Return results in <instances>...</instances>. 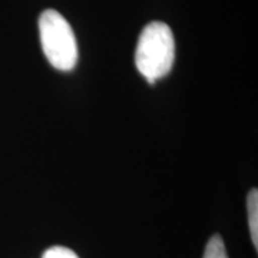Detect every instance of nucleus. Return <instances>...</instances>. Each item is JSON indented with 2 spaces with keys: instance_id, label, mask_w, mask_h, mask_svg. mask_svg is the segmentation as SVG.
I'll return each instance as SVG.
<instances>
[{
  "instance_id": "obj_1",
  "label": "nucleus",
  "mask_w": 258,
  "mask_h": 258,
  "mask_svg": "<svg viewBox=\"0 0 258 258\" xmlns=\"http://www.w3.org/2000/svg\"><path fill=\"white\" fill-rule=\"evenodd\" d=\"M175 60V40L172 30L162 22H152L141 32L135 64L148 82L154 83L169 74Z\"/></svg>"
},
{
  "instance_id": "obj_2",
  "label": "nucleus",
  "mask_w": 258,
  "mask_h": 258,
  "mask_svg": "<svg viewBox=\"0 0 258 258\" xmlns=\"http://www.w3.org/2000/svg\"><path fill=\"white\" fill-rule=\"evenodd\" d=\"M43 53L57 71H72L78 62V43L69 22L56 10H45L39 18Z\"/></svg>"
},
{
  "instance_id": "obj_3",
  "label": "nucleus",
  "mask_w": 258,
  "mask_h": 258,
  "mask_svg": "<svg viewBox=\"0 0 258 258\" xmlns=\"http://www.w3.org/2000/svg\"><path fill=\"white\" fill-rule=\"evenodd\" d=\"M247 210H248V225L251 232V240L254 247L258 248V192L257 189H251L247 198Z\"/></svg>"
},
{
  "instance_id": "obj_4",
  "label": "nucleus",
  "mask_w": 258,
  "mask_h": 258,
  "mask_svg": "<svg viewBox=\"0 0 258 258\" xmlns=\"http://www.w3.org/2000/svg\"><path fill=\"white\" fill-rule=\"evenodd\" d=\"M204 258H228L224 241L220 235H214L211 237V240L208 241L205 247V252H204Z\"/></svg>"
},
{
  "instance_id": "obj_5",
  "label": "nucleus",
  "mask_w": 258,
  "mask_h": 258,
  "mask_svg": "<svg viewBox=\"0 0 258 258\" xmlns=\"http://www.w3.org/2000/svg\"><path fill=\"white\" fill-rule=\"evenodd\" d=\"M42 258H79L72 249L66 247H52L43 252Z\"/></svg>"
}]
</instances>
